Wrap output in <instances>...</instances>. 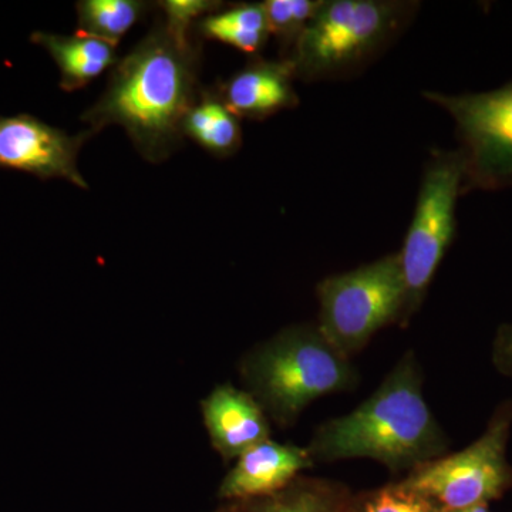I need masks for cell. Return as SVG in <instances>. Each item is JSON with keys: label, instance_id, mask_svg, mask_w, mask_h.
Instances as JSON below:
<instances>
[{"label": "cell", "instance_id": "1", "mask_svg": "<svg viewBox=\"0 0 512 512\" xmlns=\"http://www.w3.org/2000/svg\"><path fill=\"white\" fill-rule=\"evenodd\" d=\"M198 70L200 47L177 42L160 18L113 67L106 90L82 120L92 136L123 127L141 156L161 163L183 143L184 116L201 89Z\"/></svg>", "mask_w": 512, "mask_h": 512}, {"label": "cell", "instance_id": "2", "mask_svg": "<svg viewBox=\"0 0 512 512\" xmlns=\"http://www.w3.org/2000/svg\"><path fill=\"white\" fill-rule=\"evenodd\" d=\"M306 448L313 463L372 458L392 471H413L444 456L448 439L424 399L416 355L404 353L369 399L319 426Z\"/></svg>", "mask_w": 512, "mask_h": 512}, {"label": "cell", "instance_id": "3", "mask_svg": "<svg viewBox=\"0 0 512 512\" xmlns=\"http://www.w3.org/2000/svg\"><path fill=\"white\" fill-rule=\"evenodd\" d=\"M239 375L245 392L282 429L293 426L320 397L348 392L359 383L350 357L326 338L318 323L288 326L259 343L242 357Z\"/></svg>", "mask_w": 512, "mask_h": 512}, {"label": "cell", "instance_id": "4", "mask_svg": "<svg viewBox=\"0 0 512 512\" xmlns=\"http://www.w3.org/2000/svg\"><path fill=\"white\" fill-rule=\"evenodd\" d=\"M419 2L323 0L288 57L302 82L342 80L363 72L410 25Z\"/></svg>", "mask_w": 512, "mask_h": 512}, {"label": "cell", "instance_id": "5", "mask_svg": "<svg viewBox=\"0 0 512 512\" xmlns=\"http://www.w3.org/2000/svg\"><path fill=\"white\" fill-rule=\"evenodd\" d=\"M318 301L320 330L340 352L352 357L380 329L402 325L406 285L399 252L323 279Z\"/></svg>", "mask_w": 512, "mask_h": 512}, {"label": "cell", "instance_id": "6", "mask_svg": "<svg viewBox=\"0 0 512 512\" xmlns=\"http://www.w3.org/2000/svg\"><path fill=\"white\" fill-rule=\"evenodd\" d=\"M463 183L460 151H433L424 165L412 222L399 252L406 285L402 326L423 305L431 281L456 237L457 201L463 194Z\"/></svg>", "mask_w": 512, "mask_h": 512}, {"label": "cell", "instance_id": "7", "mask_svg": "<svg viewBox=\"0 0 512 512\" xmlns=\"http://www.w3.org/2000/svg\"><path fill=\"white\" fill-rule=\"evenodd\" d=\"M511 429L510 400L497 407L487 429L474 443L414 468L402 484L441 511L466 510L497 500L512 485V466L507 458Z\"/></svg>", "mask_w": 512, "mask_h": 512}, {"label": "cell", "instance_id": "8", "mask_svg": "<svg viewBox=\"0 0 512 512\" xmlns=\"http://www.w3.org/2000/svg\"><path fill=\"white\" fill-rule=\"evenodd\" d=\"M456 124L468 190L512 188V82L483 93L424 92Z\"/></svg>", "mask_w": 512, "mask_h": 512}, {"label": "cell", "instance_id": "9", "mask_svg": "<svg viewBox=\"0 0 512 512\" xmlns=\"http://www.w3.org/2000/svg\"><path fill=\"white\" fill-rule=\"evenodd\" d=\"M90 137L89 130L70 136L30 114L0 116V168L22 171L40 180L60 178L87 190L89 184L77 160Z\"/></svg>", "mask_w": 512, "mask_h": 512}, {"label": "cell", "instance_id": "10", "mask_svg": "<svg viewBox=\"0 0 512 512\" xmlns=\"http://www.w3.org/2000/svg\"><path fill=\"white\" fill-rule=\"evenodd\" d=\"M293 82L295 73L289 60L256 56L217 90L238 119L261 121L298 106Z\"/></svg>", "mask_w": 512, "mask_h": 512}, {"label": "cell", "instance_id": "11", "mask_svg": "<svg viewBox=\"0 0 512 512\" xmlns=\"http://www.w3.org/2000/svg\"><path fill=\"white\" fill-rule=\"evenodd\" d=\"M312 466L308 448L271 439L261 441L237 458V464L221 483L220 497L251 500L278 493Z\"/></svg>", "mask_w": 512, "mask_h": 512}, {"label": "cell", "instance_id": "12", "mask_svg": "<svg viewBox=\"0 0 512 512\" xmlns=\"http://www.w3.org/2000/svg\"><path fill=\"white\" fill-rule=\"evenodd\" d=\"M212 447L225 461L237 460L248 448L271 439V426L258 402L232 384L215 387L201 404Z\"/></svg>", "mask_w": 512, "mask_h": 512}, {"label": "cell", "instance_id": "13", "mask_svg": "<svg viewBox=\"0 0 512 512\" xmlns=\"http://www.w3.org/2000/svg\"><path fill=\"white\" fill-rule=\"evenodd\" d=\"M30 39L55 60L64 92L83 89L119 62L116 45L79 30L70 36L35 32Z\"/></svg>", "mask_w": 512, "mask_h": 512}, {"label": "cell", "instance_id": "14", "mask_svg": "<svg viewBox=\"0 0 512 512\" xmlns=\"http://www.w3.org/2000/svg\"><path fill=\"white\" fill-rule=\"evenodd\" d=\"M181 131L184 137L218 158L234 156L242 146L241 119L228 109L217 87H201L185 113Z\"/></svg>", "mask_w": 512, "mask_h": 512}, {"label": "cell", "instance_id": "15", "mask_svg": "<svg viewBox=\"0 0 512 512\" xmlns=\"http://www.w3.org/2000/svg\"><path fill=\"white\" fill-rule=\"evenodd\" d=\"M198 35L235 47L249 56L258 55L269 39L262 3H238L198 20Z\"/></svg>", "mask_w": 512, "mask_h": 512}, {"label": "cell", "instance_id": "16", "mask_svg": "<svg viewBox=\"0 0 512 512\" xmlns=\"http://www.w3.org/2000/svg\"><path fill=\"white\" fill-rule=\"evenodd\" d=\"M76 8L79 32L117 46L150 5L140 0H83Z\"/></svg>", "mask_w": 512, "mask_h": 512}, {"label": "cell", "instance_id": "17", "mask_svg": "<svg viewBox=\"0 0 512 512\" xmlns=\"http://www.w3.org/2000/svg\"><path fill=\"white\" fill-rule=\"evenodd\" d=\"M259 498L241 512H340L338 495L320 481L293 480L284 490Z\"/></svg>", "mask_w": 512, "mask_h": 512}, {"label": "cell", "instance_id": "18", "mask_svg": "<svg viewBox=\"0 0 512 512\" xmlns=\"http://www.w3.org/2000/svg\"><path fill=\"white\" fill-rule=\"evenodd\" d=\"M262 5L269 35L278 40L281 59L286 60L303 30L322 8L323 0H266Z\"/></svg>", "mask_w": 512, "mask_h": 512}, {"label": "cell", "instance_id": "19", "mask_svg": "<svg viewBox=\"0 0 512 512\" xmlns=\"http://www.w3.org/2000/svg\"><path fill=\"white\" fill-rule=\"evenodd\" d=\"M163 10L165 28L177 42L190 45L192 23L205 18L222 8L221 2L214 0H164L158 3Z\"/></svg>", "mask_w": 512, "mask_h": 512}, {"label": "cell", "instance_id": "20", "mask_svg": "<svg viewBox=\"0 0 512 512\" xmlns=\"http://www.w3.org/2000/svg\"><path fill=\"white\" fill-rule=\"evenodd\" d=\"M353 512H441V510L423 495L399 483L366 495Z\"/></svg>", "mask_w": 512, "mask_h": 512}, {"label": "cell", "instance_id": "21", "mask_svg": "<svg viewBox=\"0 0 512 512\" xmlns=\"http://www.w3.org/2000/svg\"><path fill=\"white\" fill-rule=\"evenodd\" d=\"M493 363L501 375L512 379V323H505L497 330L493 342Z\"/></svg>", "mask_w": 512, "mask_h": 512}, {"label": "cell", "instance_id": "22", "mask_svg": "<svg viewBox=\"0 0 512 512\" xmlns=\"http://www.w3.org/2000/svg\"><path fill=\"white\" fill-rule=\"evenodd\" d=\"M441 512H490V511H488L487 505H478V507L466 508V510L441 511Z\"/></svg>", "mask_w": 512, "mask_h": 512}]
</instances>
